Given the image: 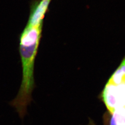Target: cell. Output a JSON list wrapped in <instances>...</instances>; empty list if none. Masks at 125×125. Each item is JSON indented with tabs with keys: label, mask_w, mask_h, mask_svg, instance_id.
<instances>
[{
	"label": "cell",
	"mask_w": 125,
	"mask_h": 125,
	"mask_svg": "<svg viewBox=\"0 0 125 125\" xmlns=\"http://www.w3.org/2000/svg\"><path fill=\"white\" fill-rule=\"evenodd\" d=\"M43 25L27 24L20 36L19 52L22 68V79L16 97L9 102L20 118L27 115V107L32 101V94L36 85L34 69L36 56L42 36Z\"/></svg>",
	"instance_id": "1"
},
{
	"label": "cell",
	"mask_w": 125,
	"mask_h": 125,
	"mask_svg": "<svg viewBox=\"0 0 125 125\" xmlns=\"http://www.w3.org/2000/svg\"><path fill=\"white\" fill-rule=\"evenodd\" d=\"M52 0H32L27 24L32 26L43 25L44 19L48 11Z\"/></svg>",
	"instance_id": "2"
},
{
	"label": "cell",
	"mask_w": 125,
	"mask_h": 125,
	"mask_svg": "<svg viewBox=\"0 0 125 125\" xmlns=\"http://www.w3.org/2000/svg\"><path fill=\"white\" fill-rule=\"evenodd\" d=\"M102 97L108 111L113 114L118 107L116 85L108 81L103 90Z\"/></svg>",
	"instance_id": "3"
},
{
	"label": "cell",
	"mask_w": 125,
	"mask_h": 125,
	"mask_svg": "<svg viewBox=\"0 0 125 125\" xmlns=\"http://www.w3.org/2000/svg\"><path fill=\"white\" fill-rule=\"evenodd\" d=\"M114 84L116 86V94L118 103L117 108L119 107L125 108V77L121 82Z\"/></svg>",
	"instance_id": "4"
},
{
	"label": "cell",
	"mask_w": 125,
	"mask_h": 125,
	"mask_svg": "<svg viewBox=\"0 0 125 125\" xmlns=\"http://www.w3.org/2000/svg\"><path fill=\"white\" fill-rule=\"evenodd\" d=\"M110 125H125V108H117L113 113Z\"/></svg>",
	"instance_id": "5"
}]
</instances>
